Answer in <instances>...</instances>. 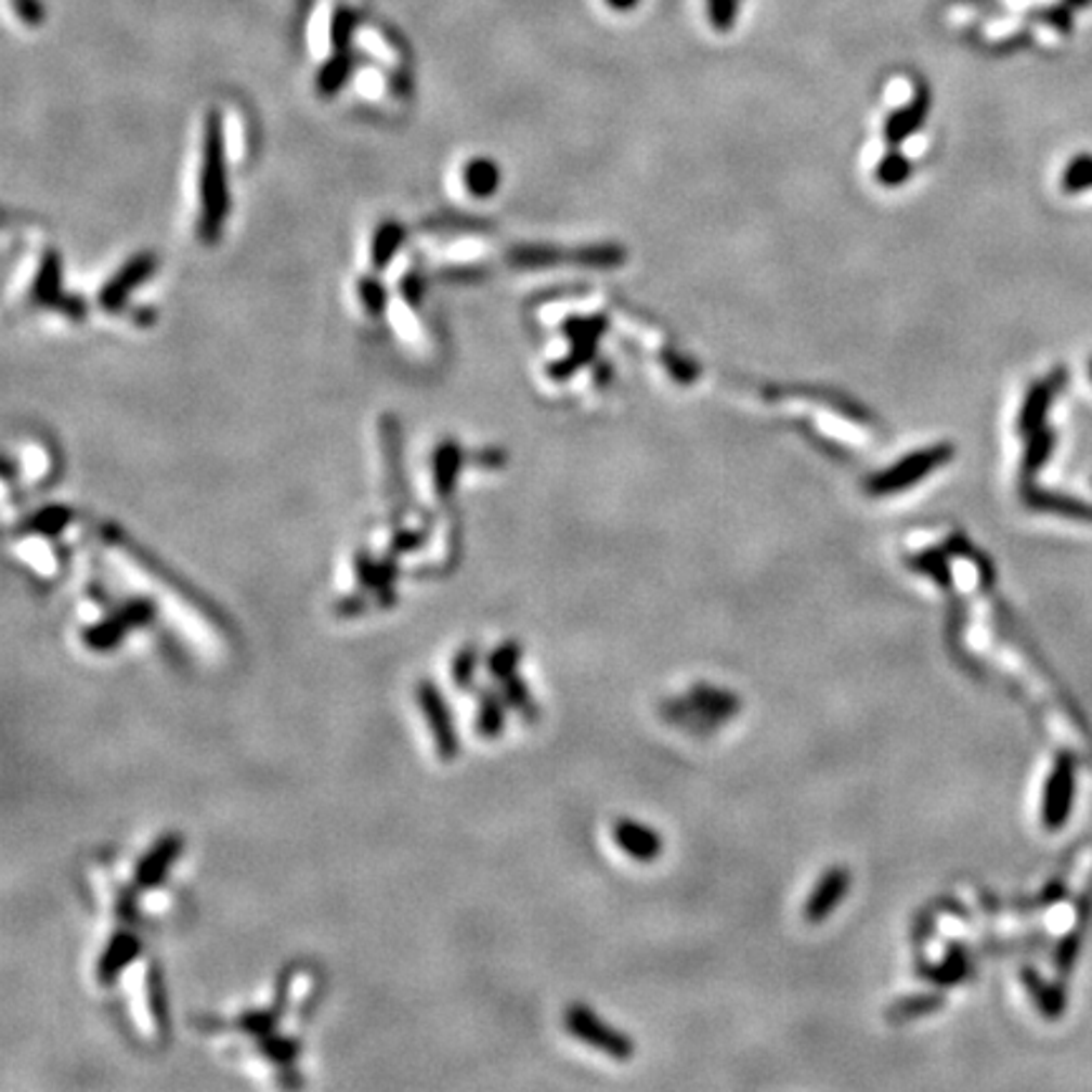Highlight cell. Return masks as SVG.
Returning a JSON list of instances; mask_svg holds the SVG:
<instances>
[{
  "mask_svg": "<svg viewBox=\"0 0 1092 1092\" xmlns=\"http://www.w3.org/2000/svg\"><path fill=\"white\" fill-rule=\"evenodd\" d=\"M498 182L500 172L496 162L489 157H473L463 167V187L468 190V195L491 197L498 190Z\"/></svg>",
  "mask_w": 1092,
  "mask_h": 1092,
  "instance_id": "cell-18",
  "label": "cell"
},
{
  "mask_svg": "<svg viewBox=\"0 0 1092 1092\" xmlns=\"http://www.w3.org/2000/svg\"><path fill=\"white\" fill-rule=\"evenodd\" d=\"M147 1001H150V1012H152V1019H155L157 1024V1029L159 1031H167V997H165V978H162V971H159L155 963L150 966V974H147Z\"/></svg>",
  "mask_w": 1092,
  "mask_h": 1092,
  "instance_id": "cell-26",
  "label": "cell"
},
{
  "mask_svg": "<svg viewBox=\"0 0 1092 1092\" xmlns=\"http://www.w3.org/2000/svg\"><path fill=\"white\" fill-rule=\"evenodd\" d=\"M500 696L508 703V708L519 713L523 720H536L538 718V705L531 696V690L526 682H523L519 675H508V678L500 680Z\"/></svg>",
  "mask_w": 1092,
  "mask_h": 1092,
  "instance_id": "cell-22",
  "label": "cell"
},
{
  "mask_svg": "<svg viewBox=\"0 0 1092 1092\" xmlns=\"http://www.w3.org/2000/svg\"><path fill=\"white\" fill-rule=\"evenodd\" d=\"M918 974H921L923 978H928V981L936 984V986L959 984L968 974L966 953H963L961 946H953V951L946 955L944 963H938V966H921Z\"/></svg>",
  "mask_w": 1092,
  "mask_h": 1092,
  "instance_id": "cell-21",
  "label": "cell"
},
{
  "mask_svg": "<svg viewBox=\"0 0 1092 1092\" xmlns=\"http://www.w3.org/2000/svg\"><path fill=\"white\" fill-rule=\"evenodd\" d=\"M506 701L498 690H483L478 696V713H476V733L481 739H498L506 728Z\"/></svg>",
  "mask_w": 1092,
  "mask_h": 1092,
  "instance_id": "cell-14",
  "label": "cell"
},
{
  "mask_svg": "<svg viewBox=\"0 0 1092 1092\" xmlns=\"http://www.w3.org/2000/svg\"><path fill=\"white\" fill-rule=\"evenodd\" d=\"M476 667H478V648L476 645H463V648L455 652L451 663V678L455 682V688L458 690L473 688Z\"/></svg>",
  "mask_w": 1092,
  "mask_h": 1092,
  "instance_id": "cell-27",
  "label": "cell"
},
{
  "mask_svg": "<svg viewBox=\"0 0 1092 1092\" xmlns=\"http://www.w3.org/2000/svg\"><path fill=\"white\" fill-rule=\"evenodd\" d=\"M849 883H853V875H849L847 868H830L819 877V883L815 885V890L804 902V921L807 923H822L824 918L832 915V910L840 906V900L845 898L849 890Z\"/></svg>",
  "mask_w": 1092,
  "mask_h": 1092,
  "instance_id": "cell-9",
  "label": "cell"
},
{
  "mask_svg": "<svg viewBox=\"0 0 1092 1092\" xmlns=\"http://www.w3.org/2000/svg\"><path fill=\"white\" fill-rule=\"evenodd\" d=\"M13 11L18 13V18L26 23V26H41L43 23V5L41 0H11Z\"/></svg>",
  "mask_w": 1092,
  "mask_h": 1092,
  "instance_id": "cell-35",
  "label": "cell"
},
{
  "mask_svg": "<svg viewBox=\"0 0 1092 1092\" xmlns=\"http://www.w3.org/2000/svg\"><path fill=\"white\" fill-rule=\"evenodd\" d=\"M417 705H420L425 720L430 726V736L435 741V751L443 762H453L458 756V733H455L451 708H447V701L440 693L438 686L432 680H420L417 682Z\"/></svg>",
  "mask_w": 1092,
  "mask_h": 1092,
  "instance_id": "cell-4",
  "label": "cell"
},
{
  "mask_svg": "<svg viewBox=\"0 0 1092 1092\" xmlns=\"http://www.w3.org/2000/svg\"><path fill=\"white\" fill-rule=\"evenodd\" d=\"M74 519V511L66 506H46L41 511H36L34 516H28L26 521L21 523L18 531L21 534H38V536H56L64 531Z\"/></svg>",
  "mask_w": 1092,
  "mask_h": 1092,
  "instance_id": "cell-20",
  "label": "cell"
},
{
  "mask_svg": "<svg viewBox=\"0 0 1092 1092\" xmlns=\"http://www.w3.org/2000/svg\"><path fill=\"white\" fill-rule=\"evenodd\" d=\"M741 711L739 696L728 693V690H718L713 686H696L693 693L682 701H675L671 705H665V716H678V713H696L708 720V724H716V720L733 718L736 713Z\"/></svg>",
  "mask_w": 1092,
  "mask_h": 1092,
  "instance_id": "cell-7",
  "label": "cell"
},
{
  "mask_svg": "<svg viewBox=\"0 0 1092 1092\" xmlns=\"http://www.w3.org/2000/svg\"><path fill=\"white\" fill-rule=\"evenodd\" d=\"M30 294H34V299L38 303H43V307L64 309L66 314L72 316H79L83 311V301L68 299V296H64V291H61V261L53 250H49V253L43 256L41 265H38Z\"/></svg>",
  "mask_w": 1092,
  "mask_h": 1092,
  "instance_id": "cell-10",
  "label": "cell"
},
{
  "mask_svg": "<svg viewBox=\"0 0 1092 1092\" xmlns=\"http://www.w3.org/2000/svg\"><path fill=\"white\" fill-rule=\"evenodd\" d=\"M231 193H227V165H225V132L223 117L210 112L205 117L203 157H200V216H197V238L216 243L223 231Z\"/></svg>",
  "mask_w": 1092,
  "mask_h": 1092,
  "instance_id": "cell-1",
  "label": "cell"
},
{
  "mask_svg": "<svg viewBox=\"0 0 1092 1092\" xmlns=\"http://www.w3.org/2000/svg\"><path fill=\"white\" fill-rule=\"evenodd\" d=\"M1022 976H1024V981H1027L1029 991L1035 993V999H1037L1039 1009H1042V1014L1044 1016H1060L1062 1004H1065V1001H1062V993L1050 989V986H1046L1031 968H1024Z\"/></svg>",
  "mask_w": 1092,
  "mask_h": 1092,
  "instance_id": "cell-28",
  "label": "cell"
},
{
  "mask_svg": "<svg viewBox=\"0 0 1092 1092\" xmlns=\"http://www.w3.org/2000/svg\"><path fill=\"white\" fill-rule=\"evenodd\" d=\"M155 614H157L155 599L134 597V599H129V602L121 604L119 610L106 614L104 620H99V622H94V625H89L87 629H83L81 640L91 652H109V650L117 648V645L125 640V637L132 633L134 627L150 625V622L155 620Z\"/></svg>",
  "mask_w": 1092,
  "mask_h": 1092,
  "instance_id": "cell-2",
  "label": "cell"
},
{
  "mask_svg": "<svg viewBox=\"0 0 1092 1092\" xmlns=\"http://www.w3.org/2000/svg\"><path fill=\"white\" fill-rule=\"evenodd\" d=\"M420 544H422V534H420V531H407V529L405 531H398V534H394L392 542H390L394 554L415 551Z\"/></svg>",
  "mask_w": 1092,
  "mask_h": 1092,
  "instance_id": "cell-37",
  "label": "cell"
},
{
  "mask_svg": "<svg viewBox=\"0 0 1092 1092\" xmlns=\"http://www.w3.org/2000/svg\"><path fill=\"white\" fill-rule=\"evenodd\" d=\"M944 1004H946L944 993H921V997H908V999L895 1001L893 1006H887L885 1019L893 1022V1024H902V1022L918 1019V1016L936 1014L938 1009H944Z\"/></svg>",
  "mask_w": 1092,
  "mask_h": 1092,
  "instance_id": "cell-19",
  "label": "cell"
},
{
  "mask_svg": "<svg viewBox=\"0 0 1092 1092\" xmlns=\"http://www.w3.org/2000/svg\"><path fill=\"white\" fill-rule=\"evenodd\" d=\"M521 655H523L521 645L516 640H506L491 652L489 660H485V667H489V673L500 682L504 678H508V675L516 673V667L521 663Z\"/></svg>",
  "mask_w": 1092,
  "mask_h": 1092,
  "instance_id": "cell-25",
  "label": "cell"
},
{
  "mask_svg": "<svg viewBox=\"0 0 1092 1092\" xmlns=\"http://www.w3.org/2000/svg\"><path fill=\"white\" fill-rule=\"evenodd\" d=\"M614 842L640 862H652L663 855V837L652 827H645L635 819H618L614 822Z\"/></svg>",
  "mask_w": 1092,
  "mask_h": 1092,
  "instance_id": "cell-12",
  "label": "cell"
},
{
  "mask_svg": "<svg viewBox=\"0 0 1092 1092\" xmlns=\"http://www.w3.org/2000/svg\"><path fill=\"white\" fill-rule=\"evenodd\" d=\"M925 106H928V96L921 94V96L915 99V104H910L906 112H900L898 117H893V121H890V134H893V140H898V136L908 134L910 129H915V127H918V119L923 117Z\"/></svg>",
  "mask_w": 1092,
  "mask_h": 1092,
  "instance_id": "cell-32",
  "label": "cell"
},
{
  "mask_svg": "<svg viewBox=\"0 0 1092 1092\" xmlns=\"http://www.w3.org/2000/svg\"><path fill=\"white\" fill-rule=\"evenodd\" d=\"M157 269V258L152 253H136L129 258V261L121 265V269L114 273V276L102 286V291L96 296L99 309L106 311V314H117L127 307L129 296H132L136 288H140L144 281H147Z\"/></svg>",
  "mask_w": 1092,
  "mask_h": 1092,
  "instance_id": "cell-6",
  "label": "cell"
},
{
  "mask_svg": "<svg viewBox=\"0 0 1092 1092\" xmlns=\"http://www.w3.org/2000/svg\"><path fill=\"white\" fill-rule=\"evenodd\" d=\"M946 455H948V451L921 453V455H918V458L906 460V463H902V466L890 470V473L877 476L875 481L870 483V491L872 493H890V491L906 489V485L915 483L918 478H923L925 473H928V470L933 468V463L940 460V458H946Z\"/></svg>",
  "mask_w": 1092,
  "mask_h": 1092,
  "instance_id": "cell-13",
  "label": "cell"
},
{
  "mask_svg": "<svg viewBox=\"0 0 1092 1092\" xmlns=\"http://www.w3.org/2000/svg\"><path fill=\"white\" fill-rule=\"evenodd\" d=\"M356 294H360L362 309L367 311L369 316L382 314L385 307H387V291L375 276H362L360 281H356Z\"/></svg>",
  "mask_w": 1092,
  "mask_h": 1092,
  "instance_id": "cell-29",
  "label": "cell"
},
{
  "mask_svg": "<svg viewBox=\"0 0 1092 1092\" xmlns=\"http://www.w3.org/2000/svg\"><path fill=\"white\" fill-rule=\"evenodd\" d=\"M910 567H913L915 572L933 576V580H936L938 584H944V587H948V582H951V574H948L946 559L940 551H925V554H921V557H915L913 561H910Z\"/></svg>",
  "mask_w": 1092,
  "mask_h": 1092,
  "instance_id": "cell-30",
  "label": "cell"
},
{
  "mask_svg": "<svg viewBox=\"0 0 1092 1092\" xmlns=\"http://www.w3.org/2000/svg\"><path fill=\"white\" fill-rule=\"evenodd\" d=\"M460 463H463V453H460L458 443L445 440V443L438 445L435 458H432V481H435L438 496H443V498L451 496L453 489H455V481H458Z\"/></svg>",
  "mask_w": 1092,
  "mask_h": 1092,
  "instance_id": "cell-15",
  "label": "cell"
},
{
  "mask_svg": "<svg viewBox=\"0 0 1092 1092\" xmlns=\"http://www.w3.org/2000/svg\"><path fill=\"white\" fill-rule=\"evenodd\" d=\"M908 174V165L902 162L900 157L885 159L883 167H880V178H883L887 185H898V182Z\"/></svg>",
  "mask_w": 1092,
  "mask_h": 1092,
  "instance_id": "cell-38",
  "label": "cell"
},
{
  "mask_svg": "<svg viewBox=\"0 0 1092 1092\" xmlns=\"http://www.w3.org/2000/svg\"><path fill=\"white\" fill-rule=\"evenodd\" d=\"M362 612H367V599L362 595H347L334 602V614L337 618H356Z\"/></svg>",
  "mask_w": 1092,
  "mask_h": 1092,
  "instance_id": "cell-36",
  "label": "cell"
},
{
  "mask_svg": "<svg viewBox=\"0 0 1092 1092\" xmlns=\"http://www.w3.org/2000/svg\"><path fill=\"white\" fill-rule=\"evenodd\" d=\"M1075 758L1060 754L1042 794V824L1050 832H1057L1069 819L1075 804Z\"/></svg>",
  "mask_w": 1092,
  "mask_h": 1092,
  "instance_id": "cell-5",
  "label": "cell"
},
{
  "mask_svg": "<svg viewBox=\"0 0 1092 1092\" xmlns=\"http://www.w3.org/2000/svg\"><path fill=\"white\" fill-rule=\"evenodd\" d=\"M354 574H356V582H360L362 589H367V592H375L377 589L379 567H377V561L372 559L367 551H360L354 557Z\"/></svg>",
  "mask_w": 1092,
  "mask_h": 1092,
  "instance_id": "cell-34",
  "label": "cell"
},
{
  "mask_svg": "<svg viewBox=\"0 0 1092 1092\" xmlns=\"http://www.w3.org/2000/svg\"><path fill=\"white\" fill-rule=\"evenodd\" d=\"M142 951L140 938L134 936L132 931H117L114 936L106 940L102 955L96 961V981L104 986H112L121 976L129 963H132Z\"/></svg>",
  "mask_w": 1092,
  "mask_h": 1092,
  "instance_id": "cell-11",
  "label": "cell"
},
{
  "mask_svg": "<svg viewBox=\"0 0 1092 1092\" xmlns=\"http://www.w3.org/2000/svg\"><path fill=\"white\" fill-rule=\"evenodd\" d=\"M352 68H354V61H352V53H349V49L334 51L316 74L318 94L322 96L339 94L341 87H344V83L349 81V76H352Z\"/></svg>",
  "mask_w": 1092,
  "mask_h": 1092,
  "instance_id": "cell-17",
  "label": "cell"
},
{
  "mask_svg": "<svg viewBox=\"0 0 1092 1092\" xmlns=\"http://www.w3.org/2000/svg\"><path fill=\"white\" fill-rule=\"evenodd\" d=\"M256 1046H258V1054H261V1057H265L278 1067L294 1065L296 1057H299V1052H301V1044L296 1042L294 1037L276 1035V1031H271V1035H265V1037H258Z\"/></svg>",
  "mask_w": 1092,
  "mask_h": 1092,
  "instance_id": "cell-23",
  "label": "cell"
},
{
  "mask_svg": "<svg viewBox=\"0 0 1092 1092\" xmlns=\"http://www.w3.org/2000/svg\"><path fill=\"white\" fill-rule=\"evenodd\" d=\"M564 1024L569 1029V1035L580 1039V1042L595 1046V1050L604 1052L607 1057L627 1062L633 1060L635 1054V1042L627 1035H622L612 1027L599 1019V1016L592 1012L589 1006L584 1004H572L564 1012Z\"/></svg>",
  "mask_w": 1092,
  "mask_h": 1092,
  "instance_id": "cell-3",
  "label": "cell"
},
{
  "mask_svg": "<svg viewBox=\"0 0 1092 1092\" xmlns=\"http://www.w3.org/2000/svg\"><path fill=\"white\" fill-rule=\"evenodd\" d=\"M637 3H640V0H607V5H610L612 11H622V13L633 11V8H637Z\"/></svg>",
  "mask_w": 1092,
  "mask_h": 1092,
  "instance_id": "cell-39",
  "label": "cell"
},
{
  "mask_svg": "<svg viewBox=\"0 0 1092 1092\" xmlns=\"http://www.w3.org/2000/svg\"><path fill=\"white\" fill-rule=\"evenodd\" d=\"M708 8L711 26L716 30H731L736 13H739V0H705Z\"/></svg>",
  "mask_w": 1092,
  "mask_h": 1092,
  "instance_id": "cell-33",
  "label": "cell"
},
{
  "mask_svg": "<svg viewBox=\"0 0 1092 1092\" xmlns=\"http://www.w3.org/2000/svg\"><path fill=\"white\" fill-rule=\"evenodd\" d=\"M278 1016H281V1006H276V1004H271L269 1009H250V1012H243L238 1019H235V1027H238L243 1035L258 1039V1037L271 1035V1031H276Z\"/></svg>",
  "mask_w": 1092,
  "mask_h": 1092,
  "instance_id": "cell-24",
  "label": "cell"
},
{
  "mask_svg": "<svg viewBox=\"0 0 1092 1092\" xmlns=\"http://www.w3.org/2000/svg\"><path fill=\"white\" fill-rule=\"evenodd\" d=\"M354 26H356L354 13H352V11H347V8H339V11L332 15V28H329V36H332V46H334V51H344V49H349V38H352V30H354Z\"/></svg>",
  "mask_w": 1092,
  "mask_h": 1092,
  "instance_id": "cell-31",
  "label": "cell"
},
{
  "mask_svg": "<svg viewBox=\"0 0 1092 1092\" xmlns=\"http://www.w3.org/2000/svg\"><path fill=\"white\" fill-rule=\"evenodd\" d=\"M182 853V837L178 832H167L162 837L155 840L147 853H144L134 864V885L147 890V887H155L159 883H165L167 872H170L172 862L178 860Z\"/></svg>",
  "mask_w": 1092,
  "mask_h": 1092,
  "instance_id": "cell-8",
  "label": "cell"
},
{
  "mask_svg": "<svg viewBox=\"0 0 1092 1092\" xmlns=\"http://www.w3.org/2000/svg\"><path fill=\"white\" fill-rule=\"evenodd\" d=\"M402 240H405V231H402V225L398 223V220H382V223L377 225L375 235H372V246H369L372 269L375 271L387 269V265L392 263L394 253L400 250Z\"/></svg>",
  "mask_w": 1092,
  "mask_h": 1092,
  "instance_id": "cell-16",
  "label": "cell"
}]
</instances>
